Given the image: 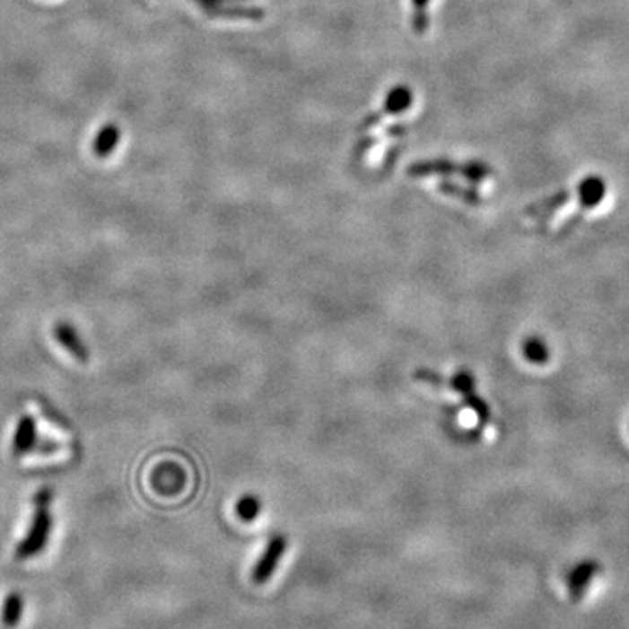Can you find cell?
<instances>
[{
    "instance_id": "52a82bcc",
    "label": "cell",
    "mask_w": 629,
    "mask_h": 629,
    "mask_svg": "<svg viewBox=\"0 0 629 629\" xmlns=\"http://www.w3.org/2000/svg\"><path fill=\"white\" fill-rule=\"evenodd\" d=\"M119 140H121V128H119L116 123H107V125L95 135V140H93V154H95L97 158H100V160L109 158V156L116 151V147L119 145Z\"/></svg>"
},
{
    "instance_id": "ba28073f",
    "label": "cell",
    "mask_w": 629,
    "mask_h": 629,
    "mask_svg": "<svg viewBox=\"0 0 629 629\" xmlns=\"http://www.w3.org/2000/svg\"><path fill=\"white\" fill-rule=\"evenodd\" d=\"M523 355L525 359L535 365H544L549 363V357H551V352L546 345V341H542L540 337L533 336V337H529L525 343H523Z\"/></svg>"
},
{
    "instance_id": "5b68a950",
    "label": "cell",
    "mask_w": 629,
    "mask_h": 629,
    "mask_svg": "<svg viewBox=\"0 0 629 629\" xmlns=\"http://www.w3.org/2000/svg\"><path fill=\"white\" fill-rule=\"evenodd\" d=\"M37 444H39L37 424H35L33 416L25 415L20 418L14 435H13V455L23 457L27 453H32Z\"/></svg>"
},
{
    "instance_id": "8992f818",
    "label": "cell",
    "mask_w": 629,
    "mask_h": 629,
    "mask_svg": "<svg viewBox=\"0 0 629 629\" xmlns=\"http://www.w3.org/2000/svg\"><path fill=\"white\" fill-rule=\"evenodd\" d=\"M607 195V186L605 180L599 177H586L584 180H581L579 188H577V197H579V205L582 210H591L598 206Z\"/></svg>"
},
{
    "instance_id": "277c9868",
    "label": "cell",
    "mask_w": 629,
    "mask_h": 629,
    "mask_svg": "<svg viewBox=\"0 0 629 629\" xmlns=\"http://www.w3.org/2000/svg\"><path fill=\"white\" fill-rule=\"evenodd\" d=\"M53 337L81 364H86L90 361V348L86 341L81 337L79 331L70 322L66 320L57 322L53 328Z\"/></svg>"
},
{
    "instance_id": "3957f363",
    "label": "cell",
    "mask_w": 629,
    "mask_h": 629,
    "mask_svg": "<svg viewBox=\"0 0 629 629\" xmlns=\"http://www.w3.org/2000/svg\"><path fill=\"white\" fill-rule=\"evenodd\" d=\"M285 551H287V538L284 535L273 537L269 540L261 560L258 562L254 572H252V579L256 584H265L271 579V575L275 573V570L280 563L282 556L285 555Z\"/></svg>"
},
{
    "instance_id": "9c48e42d",
    "label": "cell",
    "mask_w": 629,
    "mask_h": 629,
    "mask_svg": "<svg viewBox=\"0 0 629 629\" xmlns=\"http://www.w3.org/2000/svg\"><path fill=\"white\" fill-rule=\"evenodd\" d=\"M23 614V598L20 593H11L5 598L4 607H2V623L7 628H14L18 626L20 619Z\"/></svg>"
},
{
    "instance_id": "6da1fadb",
    "label": "cell",
    "mask_w": 629,
    "mask_h": 629,
    "mask_svg": "<svg viewBox=\"0 0 629 629\" xmlns=\"http://www.w3.org/2000/svg\"><path fill=\"white\" fill-rule=\"evenodd\" d=\"M51 500L53 492L51 488H40L35 495V511H33V520L31 529L27 531L25 538L18 544L16 547V560L25 562L37 556L40 551L46 549L48 540L51 537L53 530V516H51Z\"/></svg>"
},
{
    "instance_id": "30bf717a",
    "label": "cell",
    "mask_w": 629,
    "mask_h": 629,
    "mask_svg": "<svg viewBox=\"0 0 629 629\" xmlns=\"http://www.w3.org/2000/svg\"><path fill=\"white\" fill-rule=\"evenodd\" d=\"M261 512V502L256 497H243L238 505H236V514L240 516V520L243 521H254L258 518V514Z\"/></svg>"
},
{
    "instance_id": "8fae6325",
    "label": "cell",
    "mask_w": 629,
    "mask_h": 629,
    "mask_svg": "<svg viewBox=\"0 0 629 629\" xmlns=\"http://www.w3.org/2000/svg\"><path fill=\"white\" fill-rule=\"evenodd\" d=\"M425 4H427V0H415V5H422L424 7Z\"/></svg>"
},
{
    "instance_id": "7a4b0ae2",
    "label": "cell",
    "mask_w": 629,
    "mask_h": 629,
    "mask_svg": "<svg viewBox=\"0 0 629 629\" xmlns=\"http://www.w3.org/2000/svg\"><path fill=\"white\" fill-rule=\"evenodd\" d=\"M599 564L597 562H581L573 564L563 577L564 590L575 603L590 597L599 577Z\"/></svg>"
}]
</instances>
